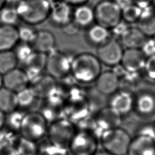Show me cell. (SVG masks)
<instances>
[{
  "label": "cell",
  "mask_w": 155,
  "mask_h": 155,
  "mask_svg": "<svg viewBox=\"0 0 155 155\" xmlns=\"http://www.w3.org/2000/svg\"><path fill=\"white\" fill-rule=\"evenodd\" d=\"M102 69V63L96 55L81 53L74 56L70 74L78 84L90 85L95 82Z\"/></svg>",
  "instance_id": "cell-1"
},
{
  "label": "cell",
  "mask_w": 155,
  "mask_h": 155,
  "mask_svg": "<svg viewBox=\"0 0 155 155\" xmlns=\"http://www.w3.org/2000/svg\"><path fill=\"white\" fill-rule=\"evenodd\" d=\"M15 7L20 20L34 26L48 18L50 2L47 0H21Z\"/></svg>",
  "instance_id": "cell-2"
},
{
  "label": "cell",
  "mask_w": 155,
  "mask_h": 155,
  "mask_svg": "<svg viewBox=\"0 0 155 155\" xmlns=\"http://www.w3.org/2000/svg\"><path fill=\"white\" fill-rule=\"evenodd\" d=\"M48 122L38 110L26 112L22 119L20 136L39 142L46 138Z\"/></svg>",
  "instance_id": "cell-3"
},
{
  "label": "cell",
  "mask_w": 155,
  "mask_h": 155,
  "mask_svg": "<svg viewBox=\"0 0 155 155\" xmlns=\"http://www.w3.org/2000/svg\"><path fill=\"white\" fill-rule=\"evenodd\" d=\"M131 140L128 133L120 127L105 130L99 137L102 148L113 155L127 154Z\"/></svg>",
  "instance_id": "cell-4"
},
{
  "label": "cell",
  "mask_w": 155,
  "mask_h": 155,
  "mask_svg": "<svg viewBox=\"0 0 155 155\" xmlns=\"http://www.w3.org/2000/svg\"><path fill=\"white\" fill-rule=\"evenodd\" d=\"M76 130L75 124L63 117L48 124L46 139L54 145L68 148Z\"/></svg>",
  "instance_id": "cell-5"
},
{
  "label": "cell",
  "mask_w": 155,
  "mask_h": 155,
  "mask_svg": "<svg viewBox=\"0 0 155 155\" xmlns=\"http://www.w3.org/2000/svg\"><path fill=\"white\" fill-rule=\"evenodd\" d=\"M99 138L93 132L77 129L68 149L71 155H94L99 150Z\"/></svg>",
  "instance_id": "cell-6"
},
{
  "label": "cell",
  "mask_w": 155,
  "mask_h": 155,
  "mask_svg": "<svg viewBox=\"0 0 155 155\" xmlns=\"http://www.w3.org/2000/svg\"><path fill=\"white\" fill-rule=\"evenodd\" d=\"M74 56L56 48L47 54L45 70L48 74L59 80L70 74Z\"/></svg>",
  "instance_id": "cell-7"
},
{
  "label": "cell",
  "mask_w": 155,
  "mask_h": 155,
  "mask_svg": "<svg viewBox=\"0 0 155 155\" xmlns=\"http://www.w3.org/2000/svg\"><path fill=\"white\" fill-rule=\"evenodd\" d=\"M94 11L95 22L110 30L122 21V8L115 0H101Z\"/></svg>",
  "instance_id": "cell-8"
},
{
  "label": "cell",
  "mask_w": 155,
  "mask_h": 155,
  "mask_svg": "<svg viewBox=\"0 0 155 155\" xmlns=\"http://www.w3.org/2000/svg\"><path fill=\"white\" fill-rule=\"evenodd\" d=\"M124 51L121 43L115 38H111L97 47L96 56L102 64L113 67L120 63Z\"/></svg>",
  "instance_id": "cell-9"
},
{
  "label": "cell",
  "mask_w": 155,
  "mask_h": 155,
  "mask_svg": "<svg viewBox=\"0 0 155 155\" xmlns=\"http://www.w3.org/2000/svg\"><path fill=\"white\" fill-rule=\"evenodd\" d=\"M93 119L99 137L104 131L119 127L122 122V116L108 105L96 111Z\"/></svg>",
  "instance_id": "cell-10"
},
{
  "label": "cell",
  "mask_w": 155,
  "mask_h": 155,
  "mask_svg": "<svg viewBox=\"0 0 155 155\" xmlns=\"http://www.w3.org/2000/svg\"><path fill=\"white\" fill-rule=\"evenodd\" d=\"M71 5L63 0H56L50 3L48 18L54 25L62 27L72 21Z\"/></svg>",
  "instance_id": "cell-11"
},
{
  "label": "cell",
  "mask_w": 155,
  "mask_h": 155,
  "mask_svg": "<svg viewBox=\"0 0 155 155\" xmlns=\"http://www.w3.org/2000/svg\"><path fill=\"white\" fill-rule=\"evenodd\" d=\"M147 57L140 48H126L120 64L128 72H139L143 70Z\"/></svg>",
  "instance_id": "cell-12"
},
{
  "label": "cell",
  "mask_w": 155,
  "mask_h": 155,
  "mask_svg": "<svg viewBox=\"0 0 155 155\" xmlns=\"http://www.w3.org/2000/svg\"><path fill=\"white\" fill-rule=\"evenodd\" d=\"M120 78L112 71H102L94 82V87L104 96L108 97L119 89Z\"/></svg>",
  "instance_id": "cell-13"
},
{
  "label": "cell",
  "mask_w": 155,
  "mask_h": 155,
  "mask_svg": "<svg viewBox=\"0 0 155 155\" xmlns=\"http://www.w3.org/2000/svg\"><path fill=\"white\" fill-rule=\"evenodd\" d=\"M107 105L119 113L122 116L129 113L134 105L133 94L131 93L119 90L108 96Z\"/></svg>",
  "instance_id": "cell-14"
},
{
  "label": "cell",
  "mask_w": 155,
  "mask_h": 155,
  "mask_svg": "<svg viewBox=\"0 0 155 155\" xmlns=\"http://www.w3.org/2000/svg\"><path fill=\"white\" fill-rule=\"evenodd\" d=\"M30 85L25 70L15 68L3 75V87L15 92L24 89Z\"/></svg>",
  "instance_id": "cell-15"
},
{
  "label": "cell",
  "mask_w": 155,
  "mask_h": 155,
  "mask_svg": "<svg viewBox=\"0 0 155 155\" xmlns=\"http://www.w3.org/2000/svg\"><path fill=\"white\" fill-rule=\"evenodd\" d=\"M127 155H155V140L146 136L137 134L131 140Z\"/></svg>",
  "instance_id": "cell-16"
},
{
  "label": "cell",
  "mask_w": 155,
  "mask_h": 155,
  "mask_svg": "<svg viewBox=\"0 0 155 155\" xmlns=\"http://www.w3.org/2000/svg\"><path fill=\"white\" fill-rule=\"evenodd\" d=\"M72 21L80 28H88L96 22L94 8L87 4L76 6L73 9Z\"/></svg>",
  "instance_id": "cell-17"
},
{
  "label": "cell",
  "mask_w": 155,
  "mask_h": 155,
  "mask_svg": "<svg viewBox=\"0 0 155 155\" xmlns=\"http://www.w3.org/2000/svg\"><path fill=\"white\" fill-rule=\"evenodd\" d=\"M110 30L96 22L87 28L85 38L87 42L96 47H99L111 39Z\"/></svg>",
  "instance_id": "cell-18"
},
{
  "label": "cell",
  "mask_w": 155,
  "mask_h": 155,
  "mask_svg": "<svg viewBox=\"0 0 155 155\" xmlns=\"http://www.w3.org/2000/svg\"><path fill=\"white\" fill-rule=\"evenodd\" d=\"M56 38L53 33L47 30L37 31L36 38L31 45L39 52L48 54L56 48Z\"/></svg>",
  "instance_id": "cell-19"
},
{
  "label": "cell",
  "mask_w": 155,
  "mask_h": 155,
  "mask_svg": "<svg viewBox=\"0 0 155 155\" xmlns=\"http://www.w3.org/2000/svg\"><path fill=\"white\" fill-rule=\"evenodd\" d=\"M16 96L18 108L25 112L35 110L39 105L41 99L30 85L16 93Z\"/></svg>",
  "instance_id": "cell-20"
},
{
  "label": "cell",
  "mask_w": 155,
  "mask_h": 155,
  "mask_svg": "<svg viewBox=\"0 0 155 155\" xmlns=\"http://www.w3.org/2000/svg\"><path fill=\"white\" fill-rule=\"evenodd\" d=\"M19 42L16 26L0 25V51L13 50Z\"/></svg>",
  "instance_id": "cell-21"
},
{
  "label": "cell",
  "mask_w": 155,
  "mask_h": 155,
  "mask_svg": "<svg viewBox=\"0 0 155 155\" xmlns=\"http://www.w3.org/2000/svg\"><path fill=\"white\" fill-rule=\"evenodd\" d=\"M40 99L48 96L58 87V81L49 74H43L37 81L30 85Z\"/></svg>",
  "instance_id": "cell-22"
},
{
  "label": "cell",
  "mask_w": 155,
  "mask_h": 155,
  "mask_svg": "<svg viewBox=\"0 0 155 155\" xmlns=\"http://www.w3.org/2000/svg\"><path fill=\"white\" fill-rule=\"evenodd\" d=\"M147 38L137 27H129L120 40L122 46L126 48H140Z\"/></svg>",
  "instance_id": "cell-23"
},
{
  "label": "cell",
  "mask_w": 155,
  "mask_h": 155,
  "mask_svg": "<svg viewBox=\"0 0 155 155\" xmlns=\"http://www.w3.org/2000/svg\"><path fill=\"white\" fill-rule=\"evenodd\" d=\"M137 22V28L147 37H153L155 35V10L151 6L142 9Z\"/></svg>",
  "instance_id": "cell-24"
},
{
  "label": "cell",
  "mask_w": 155,
  "mask_h": 155,
  "mask_svg": "<svg viewBox=\"0 0 155 155\" xmlns=\"http://www.w3.org/2000/svg\"><path fill=\"white\" fill-rule=\"evenodd\" d=\"M18 109L16 93L2 87L0 88V110L9 113Z\"/></svg>",
  "instance_id": "cell-25"
},
{
  "label": "cell",
  "mask_w": 155,
  "mask_h": 155,
  "mask_svg": "<svg viewBox=\"0 0 155 155\" xmlns=\"http://www.w3.org/2000/svg\"><path fill=\"white\" fill-rule=\"evenodd\" d=\"M137 110L142 114L148 115L155 110V96L150 92L140 94L136 101Z\"/></svg>",
  "instance_id": "cell-26"
},
{
  "label": "cell",
  "mask_w": 155,
  "mask_h": 155,
  "mask_svg": "<svg viewBox=\"0 0 155 155\" xmlns=\"http://www.w3.org/2000/svg\"><path fill=\"white\" fill-rule=\"evenodd\" d=\"M38 155H71L68 148L54 145L46 138L38 142Z\"/></svg>",
  "instance_id": "cell-27"
},
{
  "label": "cell",
  "mask_w": 155,
  "mask_h": 155,
  "mask_svg": "<svg viewBox=\"0 0 155 155\" xmlns=\"http://www.w3.org/2000/svg\"><path fill=\"white\" fill-rule=\"evenodd\" d=\"M15 148L19 155H38V142L19 136L15 145Z\"/></svg>",
  "instance_id": "cell-28"
},
{
  "label": "cell",
  "mask_w": 155,
  "mask_h": 155,
  "mask_svg": "<svg viewBox=\"0 0 155 155\" xmlns=\"http://www.w3.org/2000/svg\"><path fill=\"white\" fill-rule=\"evenodd\" d=\"M20 18L15 6L5 5L0 9V24L16 26Z\"/></svg>",
  "instance_id": "cell-29"
},
{
  "label": "cell",
  "mask_w": 155,
  "mask_h": 155,
  "mask_svg": "<svg viewBox=\"0 0 155 155\" xmlns=\"http://www.w3.org/2000/svg\"><path fill=\"white\" fill-rule=\"evenodd\" d=\"M18 61L13 50L0 51V73L2 75L16 67Z\"/></svg>",
  "instance_id": "cell-30"
},
{
  "label": "cell",
  "mask_w": 155,
  "mask_h": 155,
  "mask_svg": "<svg viewBox=\"0 0 155 155\" xmlns=\"http://www.w3.org/2000/svg\"><path fill=\"white\" fill-rule=\"evenodd\" d=\"M139 72H128L120 78L119 89L132 93L140 81Z\"/></svg>",
  "instance_id": "cell-31"
},
{
  "label": "cell",
  "mask_w": 155,
  "mask_h": 155,
  "mask_svg": "<svg viewBox=\"0 0 155 155\" xmlns=\"http://www.w3.org/2000/svg\"><path fill=\"white\" fill-rule=\"evenodd\" d=\"M47 54L35 50L32 55L24 64L25 69L42 71L45 70Z\"/></svg>",
  "instance_id": "cell-32"
},
{
  "label": "cell",
  "mask_w": 155,
  "mask_h": 155,
  "mask_svg": "<svg viewBox=\"0 0 155 155\" xmlns=\"http://www.w3.org/2000/svg\"><path fill=\"white\" fill-rule=\"evenodd\" d=\"M25 113L26 112L18 108L6 114L5 127L19 133L21 122Z\"/></svg>",
  "instance_id": "cell-33"
},
{
  "label": "cell",
  "mask_w": 155,
  "mask_h": 155,
  "mask_svg": "<svg viewBox=\"0 0 155 155\" xmlns=\"http://www.w3.org/2000/svg\"><path fill=\"white\" fill-rule=\"evenodd\" d=\"M142 9L131 2L122 8V20L127 24L137 22L140 18Z\"/></svg>",
  "instance_id": "cell-34"
},
{
  "label": "cell",
  "mask_w": 155,
  "mask_h": 155,
  "mask_svg": "<svg viewBox=\"0 0 155 155\" xmlns=\"http://www.w3.org/2000/svg\"><path fill=\"white\" fill-rule=\"evenodd\" d=\"M19 134L4 127L0 130V150L15 147Z\"/></svg>",
  "instance_id": "cell-35"
},
{
  "label": "cell",
  "mask_w": 155,
  "mask_h": 155,
  "mask_svg": "<svg viewBox=\"0 0 155 155\" xmlns=\"http://www.w3.org/2000/svg\"><path fill=\"white\" fill-rule=\"evenodd\" d=\"M18 62H21L24 65L32 55L35 50L31 44L21 42L16 45L13 50Z\"/></svg>",
  "instance_id": "cell-36"
},
{
  "label": "cell",
  "mask_w": 155,
  "mask_h": 155,
  "mask_svg": "<svg viewBox=\"0 0 155 155\" xmlns=\"http://www.w3.org/2000/svg\"><path fill=\"white\" fill-rule=\"evenodd\" d=\"M19 42L32 44L37 33L33 25L25 24L17 27Z\"/></svg>",
  "instance_id": "cell-37"
},
{
  "label": "cell",
  "mask_w": 155,
  "mask_h": 155,
  "mask_svg": "<svg viewBox=\"0 0 155 155\" xmlns=\"http://www.w3.org/2000/svg\"><path fill=\"white\" fill-rule=\"evenodd\" d=\"M143 70L149 79L155 81V54L147 58Z\"/></svg>",
  "instance_id": "cell-38"
},
{
  "label": "cell",
  "mask_w": 155,
  "mask_h": 155,
  "mask_svg": "<svg viewBox=\"0 0 155 155\" xmlns=\"http://www.w3.org/2000/svg\"><path fill=\"white\" fill-rule=\"evenodd\" d=\"M140 49L147 58L154 55L155 40L153 37H148V38H147Z\"/></svg>",
  "instance_id": "cell-39"
},
{
  "label": "cell",
  "mask_w": 155,
  "mask_h": 155,
  "mask_svg": "<svg viewBox=\"0 0 155 155\" xmlns=\"http://www.w3.org/2000/svg\"><path fill=\"white\" fill-rule=\"evenodd\" d=\"M128 28V24L122 20L110 29L111 34L120 38Z\"/></svg>",
  "instance_id": "cell-40"
},
{
  "label": "cell",
  "mask_w": 155,
  "mask_h": 155,
  "mask_svg": "<svg viewBox=\"0 0 155 155\" xmlns=\"http://www.w3.org/2000/svg\"><path fill=\"white\" fill-rule=\"evenodd\" d=\"M61 28L64 33L70 36H72L77 35L79 30L81 29L73 21L65 24Z\"/></svg>",
  "instance_id": "cell-41"
},
{
  "label": "cell",
  "mask_w": 155,
  "mask_h": 155,
  "mask_svg": "<svg viewBox=\"0 0 155 155\" xmlns=\"http://www.w3.org/2000/svg\"><path fill=\"white\" fill-rule=\"evenodd\" d=\"M137 134H141L155 140V128L154 125H145L139 129Z\"/></svg>",
  "instance_id": "cell-42"
},
{
  "label": "cell",
  "mask_w": 155,
  "mask_h": 155,
  "mask_svg": "<svg viewBox=\"0 0 155 155\" xmlns=\"http://www.w3.org/2000/svg\"><path fill=\"white\" fill-rule=\"evenodd\" d=\"M112 71L119 78H121L123 77L127 72V71L125 70V68L124 67V66L120 63L112 67Z\"/></svg>",
  "instance_id": "cell-43"
},
{
  "label": "cell",
  "mask_w": 155,
  "mask_h": 155,
  "mask_svg": "<svg viewBox=\"0 0 155 155\" xmlns=\"http://www.w3.org/2000/svg\"><path fill=\"white\" fill-rule=\"evenodd\" d=\"M132 2L142 9L151 7L155 0H132Z\"/></svg>",
  "instance_id": "cell-44"
},
{
  "label": "cell",
  "mask_w": 155,
  "mask_h": 155,
  "mask_svg": "<svg viewBox=\"0 0 155 155\" xmlns=\"http://www.w3.org/2000/svg\"><path fill=\"white\" fill-rule=\"evenodd\" d=\"M0 155H19L15 147L5 148L0 150Z\"/></svg>",
  "instance_id": "cell-45"
},
{
  "label": "cell",
  "mask_w": 155,
  "mask_h": 155,
  "mask_svg": "<svg viewBox=\"0 0 155 155\" xmlns=\"http://www.w3.org/2000/svg\"><path fill=\"white\" fill-rule=\"evenodd\" d=\"M71 6H77L79 5L87 4L89 0H63Z\"/></svg>",
  "instance_id": "cell-46"
},
{
  "label": "cell",
  "mask_w": 155,
  "mask_h": 155,
  "mask_svg": "<svg viewBox=\"0 0 155 155\" xmlns=\"http://www.w3.org/2000/svg\"><path fill=\"white\" fill-rule=\"evenodd\" d=\"M6 114L0 110V130L2 129L5 125Z\"/></svg>",
  "instance_id": "cell-47"
},
{
  "label": "cell",
  "mask_w": 155,
  "mask_h": 155,
  "mask_svg": "<svg viewBox=\"0 0 155 155\" xmlns=\"http://www.w3.org/2000/svg\"><path fill=\"white\" fill-rule=\"evenodd\" d=\"M117 3L120 5L121 8H123L127 4L131 3L132 2V0H115Z\"/></svg>",
  "instance_id": "cell-48"
},
{
  "label": "cell",
  "mask_w": 155,
  "mask_h": 155,
  "mask_svg": "<svg viewBox=\"0 0 155 155\" xmlns=\"http://www.w3.org/2000/svg\"><path fill=\"white\" fill-rule=\"evenodd\" d=\"M21 0H5V4L8 5L16 6Z\"/></svg>",
  "instance_id": "cell-49"
},
{
  "label": "cell",
  "mask_w": 155,
  "mask_h": 155,
  "mask_svg": "<svg viewBox=\"0 0 155 155\" xmlns=\"http://www.w3.org/2000/svg\"><path fill=\"white\" fill-rule=\"evenodd\" d=\"M94 155H113V154L102 149V150H99Z\"/></svg>",
  "instance_id": "cell-50"
},
{
  "label": "cell",
  "mask_w": 155,
  "mask_h": 155,
  "mask_svg": "<svg viewBox=\"0 0 155 155\" xmlns=\"http://www.w3.org/2000/svg\"><path fill=\"white\" fill-rule=\"evenodd\" d=\"M3 87V75L0 73V88Z\"/></svg>",
  "instance_id": "cell-51"
},
{
  "label": "cell",
  "mask_w": 155,
  "mask_h": 155,
  "mask_svg": "<svg viewBox=\"0 0 155 155\" xmlns=\"http://www.w3.org/2000/svg\"><path fill=\"white\" fill-rule=\"evenodd\" d=\"M5 5V0H0V9Z\"/></svg>",
  "instance_id": "cell-52"
},
{
  "label": "cell",
  "mask_w": 155,
  "mask_h": 155,
  "mask_svg": "<svg viewBox=\"0 0 155 155\" xmlns=\"http://www.w3.org/2000/svg\"><path fill=\"white\" fill-rule=\"evenodd\" d=\"M48 1H49L50 3L51 2H53V1H56V0H47Z\"/></svg>",
  "instance_id": "cell-53"
},
{
  "label": "cell",
  "mask_w": 155,
  "mask_h": 155,
  "mask_svg": "<svg viewBox=\"0 0 155 155\" xmlns=\"http://www.w3.org/2000/svg\"><path fill=\"white\" fill-rule=\"evenodd\" d=\"M153 37V38H154V40H155V35H154Z\"/></svg>",
  "instance_id": "cell-54"
},
{
  "label": "cell",
  "mask_w": 155,
  "mask_h": 155,
  "mask_svg": "<svg viewBox=\"0 0 155 155\" xmlns=\"http://www.w3.org/2000/svg\"><path fill=\"white\" fill-rule=\"evenodd\" d=\"M154 128H155V123H154Z\"/></svg>",
  "instance_id": "cell-55"
}]
</instances>
